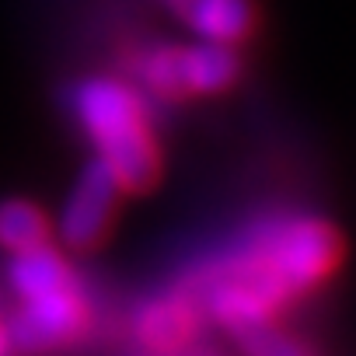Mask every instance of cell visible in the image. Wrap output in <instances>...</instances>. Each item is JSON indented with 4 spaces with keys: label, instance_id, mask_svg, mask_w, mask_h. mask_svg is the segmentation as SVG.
I'll return each instance as SVG.
<instances>
[{
    "label": "cell",
    "instance_id": "12",
    "mask_svg": "<svg viewBox=\"0 0 356 356\" xmlns=\"http://www.w3.org/2000/svg\"><path fill=\"white\" fill-rule=\"evenodd\" d=\"M164 4H168V8H175V11H182V8L189 4V0H164Z\"/></svg>",
    "mask_w": 356,
    "mask_h": 356
},
{
    "label": "cell",
    "instance_id": "4",
    "mask_svg": "<svg viewBox=\"0 0 356 356\" xmlns=\"http://www.w3.org/2000/svg\"><path fill=\"white\" fill-rule=\"evenodd\" d=\"M119 196H122V189L115 186L108 168L102 161H91L84 168V175L74 182L67 203H63L60 238L70 248H95L112 227Z\"/></svg>",
    "mask_w": 356,
    "mask_h": 356
},
{
    "label": "cell",
    "instance_id": "7",
    "mask_svg": "<svg viewBox=\"0 0 356 356\" xmlns=\"http://www.w3.org/2000/svg\"><path fill=\"white\" fill-rule=\"evenodd\" d=\"M238 77V56L224 42H196L182 49V84L196 95H217Z\"/></svg>",
    "mask_w": 356,
    "mask_h": 356
},
{
    "label": "cell",
    "instance_id": "1",
    "mask_svg": "<svg viewBox=\"0 0 356 356\" xmlns=\"http://www.w3.org/2000/svg\"><path fill=\"white\" fill-rule=\"evenodd\" d=\"M342 259L339 231L311 213H273L245 227L203 273L252 283L276 307L318 286Z\"/></svg>",
    "mask_w": 356,
    "mask_h": 356
},
{
    "label": "cell",
    "instance_id": "2",
    "mask_svg": "<svg viewBox=\"0 0 356 356\" xmlns=\"http://www.w3.org/2000/svg\"><path fill=\"white\" fill-rule=\"evenodd\" d=\"M8 283L18 297V307L8 318L18 353L63 349L91 328V293L56 248L35 245L29 252H15Z\"/></svg>",
    "mask_w": 356,
    "mask_h": 356
},
{
    "label": "cell",
    "instance_id": "10",
    "mask_svg": "<svg viewBox=\"0 0 356 356\" xmlns=\"http://www.w3.org/2000/svg\"><path fill=\"white\" fill-rule=\"evenodd\" d=\"M248 356H307L300 342H293L290 335H283L280 328H273L269 321L259 328H248L238 335Z\"/></svg>",
    "mask_w": 356,
    "mask_h": 356
},
{
    "label": "cell",
    "instance_id": "8",
    "mask_svg": "<svg viewBox=\"0 0 356 356\" xmlns=\"http://www.w3.org/2000/svg\"><path fill=\"white\" fill-rule=\"evenodd\" d=\"M49 224L42 217V210H35L25 200H8L0 203V245L11 255L15 252H29L35 245H46Z\"/></svg>",
    "mask_w": 356,
    "mask_h": 356
},
{
    "label": "cell",
    "instance_id": "6",
    "mask_svg": "<svg viewBox=\"0 0 356 356\" xmlns=\"http://www.w3.org/2000/svg\"><path fill=\"white\" fill-rule=\"evenodd\" d=\"M189 29L207 39V42H224L234 46L255 29V8L252 0H189L178 11Z\"/></svg>",
    "mask_w": 356,
    "mask_h": 356
},
{
    "label": "cell",
    "instance_id": "11",
    "mask_svg": "<svg viewBox=\"0 0 356 356\" xmlns=\"http://www.w3.org/2000/svg\"><path fill=\"white\" fill-rule=\"evenodd\" d=\"M18 349H15V339H11V325H8V318L0 314V356H15Z\"/></svg>",
    "mask_w": 356,
    "mask_h": 356
},
{
    "label": "cell",
    "instance_id": "5",
    "mask_svg": "<svg viewBox=\"0 0 356 356\" xmlns=\"http://www.w3.org/2000/svg\"><path fill=\"white\" fill-rule=\"evenodd\" d=\"M133 339L150 349V353H178L186 349L196 332H200V304L193 297V290H168V293H157L150 300H143L136 311H133Z\"/></svg>",
    "mask_w": 356,
    "mask_h": 356
},
{
    "label": "cell",
    "instance_id": "3",
    "mask_svg": "<svg viewBox=\"0 0 356 356\" xmlns=\"http://www.w3.org/2000/svg\"><path fill=\"white\" fill-rule=\"evenodd\" d=\"M70 112L122 193H147L157 182L161 150L143 95L115 77H88L70 91Z\"/></svg>",
    "mask_w": 356,
    "mask_h": 356
},
{
    "label": "cell",
    "instance_id": "9",
    "mask_svg": "<svg viewBox=\"0 0 356 356\" xmlns=\"http://www.w3.org/2000/svg\"><path fill=\"white\" fill-rule=\"evenodd\" d=\"M136 70H140L143 88L150 95H157V98L186 95V84H182V49H178V46H154V49H147Z\"/></svg>",
    "mask_w": 356,
    "mask_h": 356
}]
</instances>
